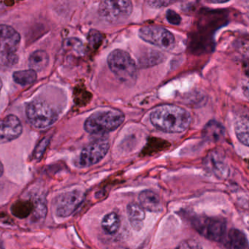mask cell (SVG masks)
I'll use <instances>...</instances> for the list:
<instances>
[{"mask_svg":"<svg viewBox=\"0 0 249 249\" xmlns=\"http://www.w3.org/2000/svg\"><path fill=\"white\" fill-rule=\"evenodd\" d=\"M138 34L144 41L163 50H172L176 45L174 36L164 27L147 26L142 27Z\"/></svg>","mask_w":249,"mask_h":249,"instance_id":"52a82bcc","label":"cell"},{"mask_svg":"<svg viewBox=\"0 0 249 249\" xmlns=\"http://www.w3.org/2000/svg\"><path fill=\"white\" fill-rule=\"evenodd\" d=\"M121 221L116 213L111 212L105 215L102 221L103 230L108 234H114L120 228Z\"/></svg>","mask_w":249,"mask_h":249,"instance_id":"ac0fdd59","label":"cell"},{"mask_svg":"<svg viewBox=\"0 0 249 249\" xmlns=\"http://www.w3.org/2000/svg\"><path fill=\"white\" fill-rule=\"evenodd\" d=\"M23 126L20 119L15 115H8L0 119V144L11 142L21 136Z\"/></svg>","mask_w":249,"mask_h":249,"instance_id":"8fae6325","label":"cell"},{"mask_svg":"<svg viewBox=\"0 0 249 249\" xmlns=\"http://www.w3.org/2000/svg\"><path fill=\"white\" fill-rule=\"evenodd\" d=\"M175 1H148V4L151 8H162L175 3Z\"/></svg>","mask_w":249,"mask_h":249,"instance_id":"d4e9b609","label":"cell"},{"mask_svg":"<svg viewBox=\"0 0 249 249\" xmlns=\"http://www.w3.org/2000/svg\"><path fill=\"white\" fill-rule=\"evenodd\" d=\"M234 132L238 141L246 146H249V119L240 118L234 124Z\"/></svg>","mask_w":249,"mask_h":249,"instance_id":"d6986e66","label":"cell"},{"mask_svg":"<svg viewBox=\"0 0 249 249\" xmlns=\"http://www.w3.org/2000/svg\"><path fill=\"white\" fill-rule=\"evenodd\" d=\"M49 63V56L47 52L43 50L36 51L30 55L29 65L30 69L36 72L46 69Z\"/></svg>","mask_w":249,"mask_h":249,"instance_id":"2e32d148","label":"cell"},{"mask_svg":"<svg viewBox=\"0 0 249 249\" xmlns=\"http://www.w3.org/2000/svg\"><path fill=\"white\" fill-rule=\"evenodd\" d=\"M107 65L112 72L122 82L132 83L136 79V64L125 51H113L107 57Z\"/></svg>","mask_w":249,"mask_h":249,"instance_id":"3957f363","label":"cell"},{"mask_svg":"<svg viewBox=\"0 0 249 249\" xmlns=\"http://www.w3.org/2000/svg\"><path fill=\"white\" fill-rule=\"evenodd\" d=\"M176 249H202L201 245L193 239L183 240Z\"/></svg>","mask_w":249,"mask_h":249,"instance_id":"7402d4cb","label":"cell"},{"mask_svg":"<svg viewBox=\"0 0 249 249\" xmlns=\"http://www.w3.org/2000/svg\"><path fill=\"white\" fill-rule=\"evenodd\" d=\"M4 173V167L3 164H2V163L1 162V161H0V177L3 175Z\"/></svg>","mask_w":249,"mask_h":249,"instance_id":"484cf974","label":"cell"},{"mask_svg":"<svg viewBox=\"0 0 249 249\" xmlns=\"http://www.w3.org/2000/svg\"><path fill=\"white\" fill-rule=\"evenodd\" d=\"M110 148L107 138H102L89 144L81 151L78 160L80 167H88L100 162L107 155Z\"/></svg>","mask_w":249,"mask_h":249,"instance_id":"ba28073f","label":"cell"},{"mask_svg":"<svg viewBox=\"0 0 249 249\" xmlns=\"http://www.w3.org/2000/svg\"><path fill=\"white\" fill-rule=\"evenodd\" d=\"M224 126L216 121H211L204 127L202 135L208 141H218L224 136Z\"/></svg>","mask_w":249,"mask_h":249,"instance_id":"e0dca14e","label":"cell"},{"mask_svg":"<svg viewBox=\"0 0 249 249\" xmlns=\"http://www.w3.org/2000/svg\"><path fill=\"white\" fill-rule=\"evenodd\" d=\"M21 43V36L11 26L0 25V54H15Z\"/></svg>","mask_w":249,"mask_h":249,"instance_id":"30bf717a","label":"cell"},{"mask_svg":"<svg viewBox=\"0 0 249 249\" xmlns=\"http://www.w3.org/2000/svg\"><path fill=\"white\" fill-rule=\"evenodd\" d=\"M132 3L127 0L103 1L99 6V14L108 23L122 22L130 17Z\"/></svg>","mask_w":249,"mask_h":249,"instance_id":"8992f818","label":"cell"},{"mask_svg":"<svg viewBox=\"0 0 249 249\" xmlns=\"http://www.w3.org/2000/svg\"><path fill=\"white\" fill-rule=\"evenodd\" d=\"M192 226L199 234L211 241H223L227 231V223L220 217L196 216Z\"/></svg>","mask_w":249,"mask_h":249,"instance_id":"5b68a950","label":"cell"},{"mask_svg":"<svg viewBox=\"0 0 249 249\" xmlns=\"http://www.w3.org/2000/svg\"><path fill=\"white\" fill-rule=\"evenodd\" d=\"M0 249H5V247H4L3 244L1 241H0Z\"/></svg>","mask_w":249,"mask_h":249,"instance_id":"83f0119b","label":"cell"},{"mask_svg":"<svg viewBox=\"0 0 249 249\" xmlns=\"http://www.w3.org/2000/svg\"><path fill=\"white\" fill-rule=\"evenodd\" d=\"M84 199V194L75 190L60 195L56 201V213L61 218L69 216L73 213Z\"/></svg>","mask_w":249,"mask_h":249,"instance_id":"9c48e42d","label":"cell"},{"mask_svg":"<svg viewBox=\"0 0 249 249\" xmlns=\"http://www.w3.org/2000/svg\"><path fill=\"white\" fill-rule=\"evenodd\" d=\"M2 86H3V84H2V79L0 78V92H1V90H2Z\"/></svg>","mask_w":249,"mask_h":249,"instance_id":"4316f807","label":"cell"},{"mask_svg":"<svg viewBox=\"0 0 249 249\" xmlns=\"http://www.w3.org/2000/svg\"><path fill=\"white\" fill-rule=\"evenodd\" d=\"M35 205L30 201H18L12 205L13 214L20 218H25L34 211Z\"/></svg>","mask_w":249,"mask_h":249,"instance_id":"44dd1931","label":"cell"},{"mask_svg":"<svg viewBox=\"0 0 249 249\" xmlns=\"http://www.w3.org/2000/svg\"><path fill=\"white\" fill-rule=\"evenodd\" d=\"M49 138H45L41 142L37 145V149L36 150L35 152V158L40 160L43 156V153L46 151L48 145H49Z\"/></svg>","mask_w":249,"mask_h":249,"instance_id":"cb8c5ba5","label":"cell"},{"mask_svg":"<svg viewBox=\"0 0 249 249\" xmlns=\"http://www.w3.org/2000/svg\"><path fill=\"white\" fill-rule=\"evenodd\" d=\"M126 212L132 228L136 231H141L143 227L145 218V213L143 208L138 203L131 202L127 205Z\"/></svg>","mask_w":249,"mask_h":249,"instance_id":"5bb4252c","label":"cell"},{"mask_svg":"<svg viewBox=\"0 0 249 249\" xmlns=\"http://www.w3.org/2000/svg\"><path fill=\"white\" fill-rule=\"evenodd\" d=\"M140 205L144 210L149 212L157 213L161 211V202L160 196L151 190H144L140 193Z\"/></svg>","mask_w":249,"mask_h":249,"instance_id":"4fadbf2b","label":"cell"},{"mask_svg":"<svg viewBox=\"0 0 249 249\" xmlns=\"http://www.w3.org/2000/svg\"><path fill=\"white\" fill-rule=\"evenodd\" d=\"M166 18L167 21L173 25H179L181 22V18L180 16L173 10H168L166 14Z\"/></svg>","mask_w":249,"mask_h":249,"instance_id":"603a6c76","label":"cell"},{"mask_svg":"<svg viewBox=\"0 0 249 249\" xmlns=\"http://www.w3.org/2000/svg\"><path fill=\"white\" fill-rule=\"evenodd\" d=\"M150 120L154 127L168 133H180L190 126L192 117L190 113L176 106H159L151 114Z\"/></svg>","mask_w":249,"mask_h":249,"instance_id":"6da1fadb","label":"cell"},{"mask_svg":"<svg viewBox=\"0 0 249 249\" xmlns=\"http://www.w3.org/2000/svg\"><path fill=\"white\" fill-rule=\"evenodd\" d=\"M26 115L30 123L37 129H46L53 125L59 118L58 112L44 101L34 100L26 107Z\"/></svg>","mask_w":249,"mask_h":249,"instance_id":"277c9868","label":"cell"},{"mask_svg":"<svg viewBox=\"0 0 249 249\" xmlns=\"http://www.w3.org/2000/svg\"><path fill=\"white\" fill-rule=\"evenodd\" d=\"M125 116L116 109L100 110L91 114L84 124V129L91 135H103L117 129L124 122Z\"/></svg>","mask_w":249,"mask_h":249,"instance_id":"7a4b0ae2","label":"cell"},{"mask_svg":"<svg viewBox=\"0 0 249 249\" xmlns=\"http://www.w3.org/2000/svg\"><path fill=\"white\" fill-rule=\"evenodd\" d=\"M206 165L210 170L218 177H227L228 174V167L224 159L220 154L213 152L206 159Z\"/></svg>","mask_w":249,"mask_h":249,"instance_id":"9a60e30c","label":"cell"},{"mask_svg":"<svg viewBox=\"0 0 249 249\" xmlns=\"http://www.w3.org/2000/svg\"><path fill=\"white\" fill-rule=\"evenodd\" d=\"M223 241L227 249H248L246 234L241 230L231 229L226 234Z\"/></svg>","mask_w":249,"mask_h":249,"instance_id":"7c38bea8","label":"cell"},{"mask_svg":"<svg viewBox=\"0 0 249 249\" xmlns=\"http://www.w3.org/2000/svg\"><path fill=\"white\" fill-rule=\"evenodd\" d=\"M13 78L17 84L24 87L33 84L37 80V72L31 69L16 71L13 74Z\"/></svg>","mask_w":249,"mask_h":249,"instance_id":"ffe728a7","label":"cell"}]
</instances>
